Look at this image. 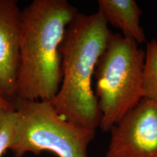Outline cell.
I'll return each instance as SVG.
<instances>
[{
    "label": "cell",
    "mask_w": 157,
    "mask_h": 157,
    "mask_svg": "<svg viewBox=\"0 0 157 157\" xmlns=\"http://www.w3.org/2000/svg\"><path fill=\"white\" fill-rule=\"evenodd\" d=\"M16 120L15 109L5 110L0 113V157L9 149Z\"/></svg>",
    "instance_id": "9"
},
{
    "label": "cell",
    "mask_w": 157,
    "mask_h": 157,
    "mask_svg": "<svg viewBox=\"0 0 157 157\" xmlns=\"http://www.w3.org/2000/svg\"><path fill=\"white\" fill-rule=\"evenodd\" d=\"M21 17L16 1L0 0V95L13 106L17 100Z\"/></svg>",
    "instance_id": "6"
},
{
    "label": "cell",
    "mask_w": 157,
    "mask_h": 157,
    "mask_svg": "<svg viewBox=\"0 0 157 157\" xmlns=\"http://www.w3.org/2000/svg\"><path fill=\"white\" fill-rule=\"evenodd\" d=\"M146 51L132 39L111 34L95 70L99 127L109 132L143 98Z\"/></svg>",
    "instance_id": "3"
},
{
    "label": "cell",
    "mask_w": 157,
    "mask_h": 157,
    "mask_svg": "<svg viewBox=\"0 0 157 157\" xmlns=\"http://www.w3.org/2000/svg\"><path fill=\"white\" fill-rule=\"evenodd\" d=\"M77 13L66 0H35L23 10L16 101L56 98L62 82L60 45Z\"/></svg>",
    "instance_id": "1"
},
{
    "label": "cell",
    "mask_w": 157,
    "mask_h": 157,
    "mask_svg": "<svg viewBox=\"0 0 157 157\" xmlns=\"http://www.w3.org/2000/svg\"><path fill=\"white\" fill-rule=\"evenodd\" d=\"M110 132L105 157H157V103L143 98Z\"/></svg>",
    "instance_id": "5"
},
{
    "label": "cell",
    "mask_w": 157,
    "mask_h": 157,
    "mask_svg": "<svg viewBox=\"0 0 157 157\" xmlns=\"http://www.w3.org/2000/svg\"><path fill=\"white\" fill-rule=\"evenodd\" d=\"M143 98L157 103V41L147 43L143 82Z\"/></svg>",
    "instance_id": "8"
},
{
    "label": "cell",
    "mask_w": 157,
    "mask_h": 157,
    "mask_svg": "<svg viewBox=\"0 0 157 157\" xmlns=\"http://www.w3.org/2000/svg\"><path fill=\"white\" fill-rule=\"evenodd\" d=\"M99 10L110 23L122 31L123 36L137 44L146 42L140 25L142 10L135 0H99Z\"/></svg>",
    "instance_id": "7"
},
{
    "label": "cell",
    "mask_w": 157,
    "mask_h": 157,
    "mask_svg": "<svg viewBox=\"0 0 157 157\" xmlns=\"http://www.w3.org/2000/svg\"><path fill=\"white\" fill-rule=\"evenodd\" d=\"M14 106L17 120L9 150L15 156L49 151L58 157H88L95 129L66 120L50 102L17 100Z\"/></svg>",
    "instance_id": "4"
},
{
    "label": "cell",
    "mask_w": 157,
    "mask_h": 157,
    "mask_svg": "<svg viewBox=\"0 0 157 157\" xmlns=\"http://www.w3.org/2000/svg\"><path fill=\"white\" fill-rule=\"evenodd\" d=\"M111 34L99 10L90 15L77 13L68 25L60 45L62 82L50 102L66 120L95 130L100 126L101 113L92 79Z\"/></svg>",
    "instance_id": "2"
},
{
    "label": "cell",
    "mask_w": 157,
    "mask_h": 157,
    "mask_svg": "<svg viewBox=\"0 0 157 157\" xmlns=\"http://www.w3.org/2000/svg\"><path fill=\"white\" fill-rule=\"evenodd\" d=\"M10 109H15V107L8 102H7L2 98V96L0 95V113L5 110H10Z\"/></svg>",
    "instance_id": "10"
},
{
    "label": "cell",
    "mask_w": 157,
    "mask_h": 157,
    "mask_svg": "<svg viewBox=\"0 0 157 157\" xmlns=\"http://www.w3.org/2000/svg\"><path fill=\"white\" fill-rule=\"evenodd\" d=\"M16 157H21V156H16Z\"/></svg>",
    "instance_id": "11"
}]
</instances>
